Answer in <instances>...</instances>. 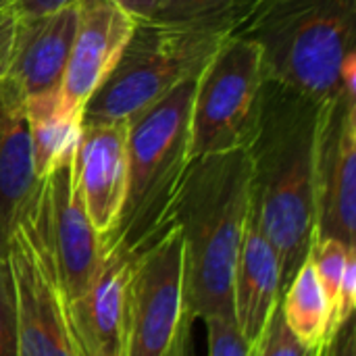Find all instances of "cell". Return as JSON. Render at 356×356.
<instances>
[{
  "mask_svg": "<svg viewBox=\"0 0 356 356\" xmlns=\"http://www.w3.org/2000/svg\"><path fill=\"white\" fill-rule=\"evenodd\" d=\"M323 100L267 77L248 146L250 217L275 246L282 294L309 259L315 225V148Z\"/></svg>",
  "mask_w": 356,
  "mask_h": 356,
  "instance_id": "1",
  "label": "cell"
},
{
  "mask_svg": "<svg viewBox=\"0 0 356 356\" xmlns=\"http://www.w3.org/2000/svg\"><path fill=\"white\" fill-rule=\"evenodd\" d=\"M248 219V152L192 159L171 209L184 240V300L190 319L234 317V273Z\"/></svg>",
  "mask_w": 356,
  "mask_h": 356,
  "instance_id": "2",
  "label": "cell"
},
{
  "mask_svg": "<svg viewBox=\"0 0 356 356\" xmlns=\"http://www.w3.org/2000/svg\"><path fill=\"white\" fill-rule=\"evenodd\" d=\"M234 35L261 46L269 77L327 100L355 52L356 0H257Z\"/></svg>",
  "mask_w": 356,
  "mask_h": 356,
  "instance_id": "3",
  "label": "cell"
},
{
  "mask_svg": "<svg viewBox=\"0 0 356 356\" xmlns=\"http://www.w3.org/2000/svg\"><path fill=\"white\" fill-rule=\"evenodd\" d=\"M196 81L188 79L127 125V192L104 246L138 252L171 221V209L190 167V115Z\"/></svg>",
  "mask_w": 356,
  "mask_h": 356,
  "instance_id": "4",
  "label": "cell"
},
{
  "mask_svg": "<svg viewBox=\"0 0 356 356\" xmlns=\"http://www.w3.org/2000/svg\"><path fill=\"white\" fill-rule=\"evenodd\" d=\"M219 31L138 19L115 69L83 108V123H129L179 83L202 73L225 42Z\"/></svg>",
  "mask_w": 356,
  "mask_h": 356,
  "instance_id": "5",
  "label": "cell"
},
{
  "mask_svg": "<svg viewBox=\"0 0 356 356\" xmlns=\"http://www.w3.org/2000/svg\"><path fill=\"white\" fill-rule=\"evenodd\" d=\"M267 77L263 50L254 40L225 38L196 81L190 115L192 159L248 150Z\"/></svg>",
  "mask_w": 356,
  "mask_h": 356,
  "instance_id": "6",
  "label": "cell"
},
{
  "mask_svg": "<svg viewBox=\"0 0 356 356\" xmlns=\"http://www.w3.org/2000/svg\"><path fill=\"white\" fill-rule=\"evenodd\" d=\"M40 238L65 307L79 300L92 286L104 254V244L86 213L77 179L75 152L63 156L42 177L35 196L23 213Z\"/></svg>",
  "mask_w": 356,
  "mask_h": 356,
  "instance_id": "7",
  "label": "cell"
},
{
  "mask_svg": "<svg viewBox=\"0 0 356 356\" xmlns=\"http://www.w3.org/2000/svg\"><path fill=\"white\" fill-rule=\"evenodd\" d=\"M184 317V240L169 221L134 257L125 356H165Z\"/></svg>",
  "mask_w": 356,
  "mask_h": 356,
  "instance_id": "8",
  "label": "cell"
},
{
  "mask_svg": "<svg viewBox=\"0 0 356 356\" xmlns=\"http://www.w3.org/2000/svg\"><path fill=\"white\" fill-rule=\"evenodd\" d=\"M17 294V356H79L50 259L23 215L8 242Z\"/></svg>",
  "mask_w": 356,
  "mask_h": 356,
  "instance_id": "9",
  "label": "cell"
},
{
  "mask_svg": "<svg viewBox=\"0 0 356 356\" xmlns=\"http://www.w3.org/2000/svg\"><path fill=\"white\" fill-rule=\"evenodd\" d=\"M315 238L356 248V90L323 100L315 148Z\"/></svg>",
  "mask_w": 356,
  "mask_h": 356,
  "instance_id": "10",
  "label": "cell"
},
{
  "mask_svg": "<svg viewBox=\"0 0 356 356\" xmlns=\"http://www.w3.org/2000/svg\"><path fill=\"white\" fill-rule=\"evenodd\" d=\"M138 17L119 0H79L77 25L60 83V113L83 119L94 92L119 63Z\"/></svg>",
  "mask_w": 356,
  "mask_h": 356,
  "instance_id": "11",
  "label": "cell"
},
{
  "mask_svg": "<svg viewBox=\"0 0 356 356\" xmlns=\"http://www.w3.org/2000/svg\"><path fill=\"white\" fill-rule=\"evenodd\" d=\"M136 252L104 246L100 269L88 292L65 307L79 356H125L129 280Z\"/></svg>",
  "mask_w": 356,
  "mask_h": 356,
  "instance_id": "12",
  "label": "cell"
},
{
  "mask_svg": "<svg viewBox=\"0 0 356 356\" xmlns=\"http://www.w3.org/2000/svg\"><path fill=\"white\" fill-rule=\"evenodd\" d=\"M127 123H83L75 150V179L90 223L106 240L121 217L127 192Z\"/></svg>",
  "mask_w": 356,
  "mask_h": 356,
  "instance_id": "13",
  "label": "cell"
},
{
  "mask_svg": "<svg viewBox=\"0 0 356 356\" xmlns=\"http://www.w3.org/2000/svg\"><path fill=\"white\" fill-rule=\"evenodd\" d=\"M75 25L77 4L40 17H19L6 81L25 100L60 92Z\"/></svg>",
  "mask_w": 356,
  "mask_h": 356,
  "instance_id": "14",
  "label": "cell"
},
{
  "mask_svg": "<svg viewBox=\"0 0 356 356\" xmlns=\"http://www.w3.org/2000/svg\"><path fill=\"white\" fill-rule=\"evenodd\" d=\"M33 169L31 136L23 94L0 83V250L8 252L10 236L40 188Z\"/></svg>",
  "mask_w": 356,
  "mask_h": 356,
  "instance_id": "15",
  "label": "cell"
},
{
  "mask_svg": "<svg viewBox=\"0 0 356 356\" xmlns=\"http://www.w3.org/2000/svg\"><path fill=\"white\" fill-rule=\"evenodd\" d=\"M282 298V265L275 246L250 217L240 248L232 309L234 323L252 348Z\"/></svg>",
  "mask_w": 356,
  "mask_h": 356,
  "instance_id": "16",
  "label": "cell"
},
{
  "mask_svg": "<svg viewBox=\"0 0 356 356\" xmlns=\"http://www.w3.org/2000/svg\"><path fill=\"white\" fill-rule=\"evenodd\" d=\"M58 96L60 92H52L25 100L33 169L40 179L46 177L63 156L77 150L83 127V119L67 117L60 113Z\"/></svg>",
  "mask_w": 356,
  "mask_h": 356,
  "instance_id": "17",
  "label": "cell"
},
{
  "mask_svg": "<svg viewBox=\"0 0 356 356\" xmlns=\"http://www.w3.org/2000/svg\"><path fill=\"white\" fill-rule=\"evenodd\" d=\"M280 309L288 330L309 348H319L327 340L332 307L319 284L311 257L300 265L280 298Z\"/></svg>",
  "mask_w": 356,
  "mask_h": 356,
  "instance_id": "18",
  "label": "cell"
},
{
  "mask_svg": "<svg viewBox=\"0 0 356 356\" xmlns=\"http://www.w3.org/2000/svg\"><path fill=\"white\" fill-rule=\"evenodd\" d=\"M254 4L257 0H154L146 21L234 35L248 19Z\"/></svg>",
  "mask_w": 356,
  "mask_h": 356,
  "instance_id": "19",
  "label": "cell"
},
{
  "mask_svg": "<svg viewBox=\"0 0 356 356\" xmlns=\"http://www.w3.org/2000/svg\"><path fill=\"white\" fill-rule=\"evenodd\" d=\"M353 252H356V248H350L344 242L334 240V238H315L313 240L309 257L313 261L319 284L327 296L332 313H334V307L338 300V290H340V284L344 277L346 263H348Z\"/></svg>",
  "mask_w": 356,
  "mask_h": 356,
  "instance_id": "20",
  "label": "cell"
},
{
  "mask_svg": "<svg viewBox=\"0 0 356 356\" xmlns=\"http://www.w3.org/2000/svg\"><path fill=\"white\" fill-rule=\"evenodd\" d=\"M250 356H319V348H309L288 330L280 305L271 313L261 338L250 348Z\"/></svg>",
  "mask_w": 356,
  "mask_h": 356,
  "instance_id": "21",
  "label": "cell"
},
{
  "mask_svg": "<svg viewBox=\"0 0 356 356\" xmlns=\"http://www.w3.org/2000/svg\"><path fill=\"white\" fill-rule=\"evenodd\" d=\"M0 356H17V294L8 252L0 250Z\"/></svg>",
  "mask_w": 356,
  "mask_h": 356,
  "instance_id": "22",
  "label": "cell"
},
{
  "mask_svg": "<svg viewBox=\"0 0 356 356\" xmlns=\"http://www.w3.org/2000/svg\"><path fill=\"white\" fill-rule=\"evenodd\" d=\"M209 330V356H250V346L238 332L234 317L204 319Z\"/></svg>",
  "mask_w": 356,
  "mask_h": 356,
  "instance_id": "23",
  "label": "cell"
},
{
  "mask_svg": "<svg viewBox=\"0 0 356 356\" xmlns=\"http://www.w3.org/2000/svg\"><path fill=\"white\" fill-rule=\"evenodd\" d=\"M356 307V252L350 254L348 263H346V269H344V277H342V284H340V290H338V300H336V307H334V313H332V321H330V332H327V338L342 325L346 323L353 315H355Z\"/></svg>",
  "mask_w": 356,
  "mask_h": 356,
  "instance_id": "24",
  "label": "cell"
},
{
  "mask_svg": "<svg viewBox=\"0 0 356 356\" xmlns=\"http://www.w3.org/2000/svg\"><path fill=\"white\" fill-rule=\"evenodd\" d=\"M19 15L13 6L0 10V83L8 75V65L13 56V44L17 35Z\"/></svg>",
  "mask_w": 356,
  "mask_h": 356,
  "instance_id": "25",
  "label": "cell"
},
{
  "mask_svg": "<svg viewBox=\"0 0 356 356\" xmlns=\"http://www.w3.org/2000/svg\"><path fill=\"white\" fill-rule=\"evenodd\" d=\"M319 356H356V325L353 317L319 346Z\"/></svg>",
  "mask_w": 356,
  "mask_h": 356,
  "instance_id": "26",
  "label": "cell"
},
{
  "mask_svg": "<svg viewBox=\"0 0 356 356\" xmlns=\"http://www.w3.org/2000/svg\"><path fill=\"white\" fill-rule=\"evenodd\" d=\"M79 0H15L13 8L17 10L19 17H40V15H48L67 6L77 4Z\"/></svg>",
  "mask_w": 356,
  "mask_h": 356,
  "instance_id": "27",
  "label": "cell"
},
{
  "mask_svg": "<svg viewBox=\"0 0 356 356\" xmlns=\"http://www.w3.org/2000/svg\"><path fill=\"white\" fill-rule=\"evenodd\" d=\"M192 325H194V319H190V315L186 313L169 350L165 356H194V344H192Z\"/></svg>",
  "mask_w": 356,
  "mask_h": 356,
  "instance_id": "28",
  "label": "cell"
},
{
  "mask_svg": "<svg viewBox=\"0 0 356 356\" xmlns=\"http://www.w3.org/2000/svg\"><path fill=\"white\" fill-rule=\"evenodd\" d=\"M119 2H121L131 15H136L138 19H146V15L150 13L154 0H119Z\"/></svg>",
  "mask_w": 356,
  "mask_h": 356,
  "instance_id": "29",
  "label": "cell"
},
{
  "mask_svg": "<svg viewBox=\"0 0 356 356\" xmlns=\"http://www.w3.org/2000/svg\"><path fill=\"white\" fill-rule=\"evenodd\" d=\"M13 2H15V0H0V10H2V8H8V6H13Z\"/></svg>",
  "mask_w": 356,
  "mask_h": 356,
  "instance_id": "30",
  "label": "cell"
}]
</instances>
